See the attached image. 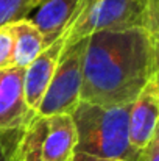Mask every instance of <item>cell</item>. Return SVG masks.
Instances as JSON below:
<instances>
[{
    "label": "cell",
    "mask_w": 159,
    "mask_h": 161,
    "mask_svg": "<svg viewBox=\"0 0 159 161\" xmlns=\"http://www.w3.org/2000/svg\"><path fill=\"white\" fill-rule=\"evenodd\" d=\"M87 38L64 49L49 88L34 114L47 117L53 114H72L80 105L83 85V63Z\"/></svg>",
    "instance_id": "cell-5"
},
{
    "label": "cell",
    "mask_w": 159,
    "mask_h": 161,
    "mask_svg": "<svg viewBox=\"0 0 159 161\" xmlns=\"http://www.w3.org/2000/svg\"><path fill=\"white\" fill-rule=\"evenodd\" d=\"M19 135L14 138L0 139V161H17L16 155H14V146H16Z\"/></svg>",
    "instance_id": "cell-14"
},
{
    "label": "cell",
    "mask_w": 159,
    "mask_h": 161,
    "mask_svg": "<svg viewBox=\"0 0 159 161\" xmlns=\"http://www.w3.org/2000/svg\"><path fill=\"white\" fill-rule=\"evenodd\" d=\"M78 2L80 0H47L41 6L33 9L34 14L30 19L41 30L45 47L52 44L69 25L72 17L77 14Z\"/></svg>",
    "instance_id": "cell-9"
},
{
    "label": "cell",
    "mask_w": 159,
    "mask_h": 161,
    "mask_svg": "<svg viewBox=\"0 0 159 161\" xmlns=\"http://www.w3.org/2000/svg\"><path fill=\"white\" fill-rule=\"evenodd\" d=\"M144 28L159 38V0H97L89 13L66 28V47L105 30Z\"/></svg>",
    "instance_id": "cell-3"
},
{
    "label": "cell",
    "mask_w": 159,
    "mask_h": 161,
    "mask_svg": "<svg viewBox=\"0 0 159 161\" xmlns=\"http://www.w3.org/2000/svg\"><path fill=\"white\" fill-rule=\"evenodd\" d=\"M159 75V38L144 28L105 30L87 36L80 102L131 105Z\"/></svg>",
    "instance_id": "cell-1"
},
{
    "label": "cell",
    "mask_w": 159,
    "mask_h": 161,
    "mask_svg": "<svg viewBox=\"0 0 159 161\" xmlns=\"http://www.w3.org/2000/svg\"><path fill=\"white\" fill-rule=\"evenodd\" d=\"M106 161H123V160H106Z\"/></svg>",
    "instance_id": "cell-16"
},
{
    "label": "cell",
    "mask_w": 159,
    "mask_h": 161,
    "mask_svg": "<svg viewBox=\"0 0 159 161\" xmlns=\"http://www.w3.org/2000/svg\"><path fill=\"white\" fill-rule=\"evenodd\" d=\"M25 69L0 70V139L17 136L34 116L24 96Z\"/></svg>",
    "instance_id": "cell-6"
},
{
    "label": "cell",
    "mask_w": 159,
    "mask_h": 161,
    "mask_svg": "<svg viewBox=\"0 0 159 161\" xmlns=\"http://www.w3.org/2000/svg\"><path fill=\"white\" fill-rule=\"evenodd\" d=\"M77 142L72 114H34L20 131L14 155L17 161H73Z\"/></svg>",
    "instance_id": "cell-4"
},
{
    "label": "cell",
    "mask_w": 159,
    "mask_h": 161,
    "mask_svg": "<svg viewBox=\"0 0 159 161\" xmlns=\"http://www.w3.org/2000/svg\"><path fill=\"white\" fill-rule=\"evenodd\" d=\"M47 0H33V9H36L38 6H41L42 3H45Z\"/></svg>",
    "instance_id": "cell-15"
},
{
    "label": "cell",
    "mask_w": 159,
    "mask_h": 161,
    "mask_svg": "<svg viewBox=\"0 0 159 161\" xmlns=\"http://www.w3.org/2000/svg\"><path fill=\"white\" fill-rule=\"evenodd\" d=\"M128 113L130 105L100 107L80 102L72 113L78 135L73 161L140 160V152L130 144Z\"/></svg>",
    "instance_id": "cell-2"
},
{
    "label": "cell",
    "mask_w": 159,
    "mask_h": 161,
    "mask_svg": "<svg viewBox=\"0 0 159 161\" xmlns=\"http://www.w3.org/2000/svg\"><path fill=\"white\" fill-rule=\"evenodd\" d=\"M159 75L151 78L130 105L128 136L133 149L142 153L153 135L158 131Z\"/></svg>",
    "instance_id": "cell-7"
},
{
    "label": "cell",
    "mask_w": 159,
    "mask_h": 161,
    "mask_svg": "<svg viewBox=\"0 0 159 161\" xmlns=\"http://www.w3.org/2000/svg\"><path fill=\"white\" fill-rule=\"evenodd\" d=\"M11 28L14 35L13 67L25 69L45 49L44 36L30 17L11 22Z\"/></svg>",
    "instance_id": "cell-10"
},
{
    "label": "cell",
    "mask_w": 159,
    "mask_h": 161,
    "mask_svg": "<svg viewBox=\"0 0 159 161\" xmlns=\"http://www.w3.org/2000/svg\"><path fill=\"white\" fill-rule=\"evenodd\" d=\"M33 13V0H0V25L28 17Z\"/></svg>",
    "instance_id": "cell-11"
},
{
    "label": "cell",
    "mask_w": 159,
    "mask_h": 161,
    "mask_svg": "<svg viewBox=\"0 0 159 161\" xmlns=\"http://www.w3.org/2000/svg\"><path fill=\"white\" fill-rule=\"evenodd\" d=\"M139 161H159V130L153 135L147 147L142 150Z\"/></svg>",
    "instance_id": "cell-13"
},
{
    "label": "cell",
    "mask_w": 159,
    "mask_h": 161,
    "mask_svg": "<svg viewBox=\"0 0 159 161\" xmlns=\"http://www.w3.org/2000/svg\"><path fill=\"white\" fill-rule=\"evenodd\" d=\"M66 42H67L66 36L59 35L52 44H49L41 52V55L30 66L25 67L24 96H25V102H27L28 108L34 113L49 88V83L56 70L59 58L66 49Z\"/></svg>",
    "instance_id": "cell-8"
},
{
    "label": "cell",
    "mask_w": 159,
    "mask_h": 161,
    "mask_svg": "<svg viewBox=\"0 0 159 161\" xmlns=\"http://www.w3.org/2000/svg\"><path fill=\"white\" fill-rule=\"evenodd\" d=\"M13 49L14 35L11 24L0 25V70L13 67Z\"/></svg>",
    "instance_id": "cell-12"
}]
</instances>
